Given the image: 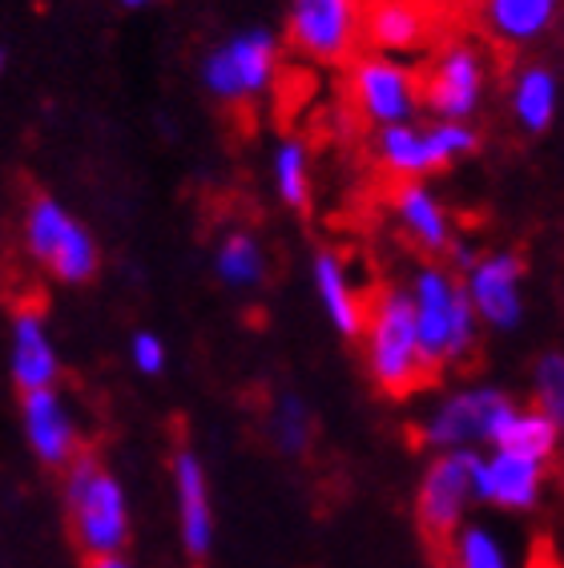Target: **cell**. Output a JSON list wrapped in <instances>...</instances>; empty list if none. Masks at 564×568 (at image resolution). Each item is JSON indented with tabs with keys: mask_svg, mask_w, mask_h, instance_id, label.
Returning a JSON list of instances; mask_svg holds the SVG:
<instances>
[{
	"mask_svg": "<svg viewBox=\"0 0 564 568\" xmlns=\"http://www.w3.org/2000/svg\"><path fill=\"white\" fill-rule=\"evenodd\" d=\"M508 110L516 130L544 138L561 113V73L548 61H524L508 81Z\"/></svg>",
	"mask_w": 564,
	"mask_h": 568,
	"instance_id": "d6986e66",
	"label": "cell"
},
{
	"mask_svg": "<svg viewBox=\"0 0 564 568\" xmlns=\"http://www.w3.org/2000/svg\"><path fill=\"white\" fill-rule=\"evenodd\" d=\"M480 150V130L472 121H403L383 125L371 138V153L383 174L400 182H427L447 165L464 162Z\"/></svg>",
	"mask_w": 564,
	"mask_h": 568,
	"instance_id": "5b68a950",
	"label": "cell"
},
{
	"mask_svg": "<svg viewBox=\"0 0 564 568\" xmlns=\"http://www.w3.org/2000/svg\"><path fill=\"white\" fill-rule=\"evenodd\" d=\"M170 480H174V504H178V536L182 552L190 560H207L214 552V496H210L207 464L194 448H178L170 459Z\"/></svg>",
	"mask_w": 564,
	"mask_h": 568,
	"instance_id": "9a60e30c",
	"label": "cell"
},
{
	"mask_svg": "<svg viewBox=\"0 0 564 568\" xmlns=\"http://www.w3.org/2000/svg\"><path fill=\"white\" fill-rule=\"evenodd\" d=\"M61 500H66L69 536L81 557H125L133 540V513L118 471H109L93 452H77V459L66 468Z\"/></svg>",
	"mask_w": 564,
	"mask_h": 568,
	"instance_id": "7a4b0ae2",
	"label": "cell"
},
{
	"mask_svg": "<svg viewBox=\"0 0 564 568\" xmlns=\"http://www.w3.org/2000/svg\"><path fill=\"white\" fill-rule=\"evenodd\" d=\"M85 568H138L130 557H101V560H85Z\"/></svg>",
	"mask_w": 564,
	"mask_h": 568,
	"instance_id": "f1b7e54d",
	"label": "cell"
},
{
	"mask_svg": "<svg viewBox=\"0 0 564 568\" xmlns=\"http://www.w3.org/2000/svg\"><path fill=\"white\" fill-rule=\"evenodd\" d=\"M271 182L274 197H279L286 210H306L311 206V150H306L303 138H282L274 145L271 158Z\"/></svg>",
	"mask_w": 564,
	"mask_h": 568,
	"instance_id": "d4e9b609",
	"label": "cell"
},
{
	"mask_svg": "<svg viewBox=\"0 0 564 568\" xmlns=\"http://www.w3.org/2000/svg\"><path fill=\"white\" fill-rule=\"evenodd\" d=\"M548 480H553V464H536L504 448H484L472 464V500L492 513L528 516L548 496Z\"/></svg>",
	"mask_w": 564,
	"mask_h": 568,
	"instance_id": "8fae6325",
	"label": "cell"
},
{
	"mask_svg": "<svg viewBox=\"0 0 564 568\" xmlns=\"http://www.w3.org/2000/svg\"><path fill=\"white\" fill-rule=\"evenodd\" d=\"M363 33L375 44V53L403 57L423 44L427 17H423L420 0H371L363 9Z\"/></svg>",
	"mask_w": 564,
	"mask_h": 568,
	"instance_id": "44dd1931",
	"label": "cell"
},
{
	"mask_svg": "<svg viewBox=\"0 0 564 568\" xmlns=\"http://www.w3.org/2000/svg\"><path fill=\"white\" fill-rule=\"evenodd\" d=\"M348 93L359 118L375 130L420 118V73L400 57L363 53L348 73Z\"/></svg>",
	"mask_w": 564,
	"mask_h": 568,
	"instance_id": "30bf717a",
	"label": "cell"
},
{
	"mask_svg": "<svg viewBox=\"0 0 564 568\" xmlns=\"http://www.w3.org/2000/svg\"><path fill=\"white\" fill-rule=\"evenodd\" d=\"M460 283H464V295L476 311L480 327L496 331V335H512L521 331L524 323V278H528V263H524L521 251H476L460 266Z\"/></svg>",
	"mask_w": 564,
	"mask_h": 568,
	"instance_id": "ba28073f",
	"label": "cell"
},
{
	"mask_svg": "<svg viewBox=\"0 0 564 568\" xmlns=\"http://www.w3.org/2000/svg\"><path fill=\"white\" fill-rule=\"evenodd\" d=\"M359 37H363L359 0H291L286 4V41L306 61L339 65L355 53Z\"/></svg>",
	"mask_w": 564,
	"mask_h": 568,
	"instance_id": "7c38bea8",
	"label": "cell"
},
{
	"mask_svg": "<svg viewBox=\"0 0 564 568\" xmlns=\"http://www.w3.org/2000/svg\"><path fill=\"white\" fill-rule=\"evenodd\" d=\"M311 286H315L319 311L331 323L339 339L355 343L359 331H363V318H367V298L359 295L355 274L343 263V254L323 246V251L311 254Z\"/></svg>",
	"mask_w": 564,
	"mask_h": 568,
	"instance_id": "ac0fdd59",
	"label": "cell"
},
{
	"mask_svg": "<svg viewBox=\"0 0 564 568\" xmlns=\"http://www.w3.org/2000/svg\"><path fill=\"white\" fill-rule=\"evenodd\" d=\"M266 432H271V444L282 456H303L311 448V436H315V412L299 392H282L271 404Z\"/></svg>",
	"mask_w": 564,
	"mask_h": 568,
	"instance_id": "484cf974",
	"label": "cell"
},
{
	"mask_svg": "<svg viewBox=\"0 0 564 568\" xmlns=\"http://www.w3.org/2000/svg\"><path fill=\"white\" fill-rule=\"evenodd\" d=\"M489 98V57L476 44L456 41L432 57L420 77V110L435 121H476Z\"/></svg>",
	"mask_w": 564,
	"mask_h": 568,
	"instance_id": "9c48e42d",
	"label": "cell"
},
{
	"mask_svg": "<svg viewBox=\"0 0 564 568\" xmlns=\"http://www.w3.org/2000/svg\"><path fill=\"white\" fill-rule=\"evenodd\" d=\"M516 395L492 383L456 387L435 399L420 419V444L432 452H484L492 448L504 419L516 412Z\"/></svg>",
	"mask_w": 564,
	"mask_h": 568,
	"instance_id": "8992f818",
	"label": "cell"
},
{
	"mask_svg": "<svg viewBox=\"0 0 564 568\" xmlns=\"http://www.w3.org/2000/svg\"><path fill=\"white\" fill-rule=\"evenodd\" d=\"M359 339H363V367H367L375 392L391 395V399H407L432 379V367L423 359L420 335H415L412 298L403 283L383 286L380 295L371 298Z\"/></svg>",
	"mask_w": 564,
	"mask_h": 568,
	"instance_id": "3957f363",
	"label": "cell"
},
{
	"mask_svg": "<svg viewBox=\"0 0 564 568\" xmlns=\"http://www.w3.org/2000/svg\"><path fill=\"white\" fill-rule=\"evenodd\" d=\"M403 286L412 298L415 335H420V351L432 375L472 359L484 327H480L476 311L467 303L460 274L440 258H423Z\"/></svg>",
	"mask_w": 564,
	"mask_h": 568,
	"instance_id": "6da1fadb",
	"label": "cell"
},
{
	"mask_svg": "<svg viewBox=\"0 0 564 568\" xmlns=\"http://www.w3.org/2000/svg\"><path fill=\"white\" fill-rule=\"evenodd\" d=\"M121 9H130V12H138V9H150L153 0H118Z\"/></svg>",
	"mask_w": 564,
	"mask_h": 568,
	"instance_id": "f546056e",
	"label": "cell"
},
{
	"mask_svg": "<svg viewBox=\"0 0 564 568\" xmlns=\"http://www.w3.org/2000/svg\"><path fill=\"white\" fill-rule=\"evenodd\" d=\"M391 214H395V226H400L427 258H440V254H447L460 242L452 210L440 202V194H435L427 182H400L395 197H391Z\"/></svg>",
	"mask_w": 564,
	"mask_h": 568,
	"instance_id": "e0dca14e",
	"label": "cell"
},
{
	"mask_svg": "<svg viewBox=\"0 0 564 568\" xmlns=\"http://www.w3.org/2000/svg\"><path fill=\"white\" fill-rule=\"evenodd\" d=\"M21 246L29 263L41 266L61 286H89L101 274V246L93 230L77 219L57 194L37 190L24 202Z\"/></svg>",
	"mask_w": 564,
	"mask_h": 568,
	"instance_id": "277c9868",
	"label": "cell"
},
{
	"mask_svg": "<svg viewBox=\"0 0 564 568\" xmlns=\"http://www.w3.org/2000/svg\"><path fill=\"white\" fill-rule=\"evenodd\" d=\"M9 73V49H4V44H0V77Z\"/></svg>",
	"mask_w": 564,
	"mask_h": 568,
	"instance_id": "4dcf8cb0",
	"label": "cell"
},
{
	"mask_svg": "<svg viewBox=\"0 0 564 568\" xmlns=\"http://www.w3.org/2000/svg\"><path fill=\"white\" fill-rule=\"evenodd\" d=\"M266 271H271L266 246H262V239L250 226H234L218 239L214 274L222 286H230V291H254V286L266 283Z\"/></svg>",
	"mask_w": 564,
	"mask_h": 568,
	"instance_id": "7402d4cb",
	"label": "cell"
},
{
	"mask_svg": "<svg viewBox=\"0 0 564 568\" xmlns=\"http://www.w3.org/2000/svg\"><path fill=\"white\" fill-rule=\"evenodd\" d=\"M9 375L17 392H37L61 383V351H57L49 318L41 306H17L9 323Z\"/></svg>",
	"mask_w": 564,
	"mask_h": 568,
	"instance_id": "2e32d148",
	"label": "cell"
},
{
	"mask_svg": "<svg viewBox=\"0 0 564 568\" xmlns=\"http://www.w3.org/2000/svg\"><path fill=\"white\" fill-rule=\"evenodd\" d=\"M480 17L500 44L528 49L553 33L561 0H480Z\"/></svg>",
	"mask_w": 564,
	"mask_h": 568,
	"instance_id": "ffe728a7",
	"label": "cell"
},
{
	"mask_svg": "<svg viewBox=\"0 0 564 568\" xmlns=\"http://www.w3.org/2000/svg\"><path fill=\"white\" fill-rule=\"evenodd\" d=\"M561 427L564 424L548 419L532 404H516V412L504 419V427L492 439V448L516 452V456L536 459V464H556V456H561Z\"/></svg>",
	"mask_w": 564,
	"mask_h": 568,
	"instance_id": "603a6c76",
	"label": "cell"
},
{
	"mask_svg": "<svg viewBox=\"0 0 564 568\" xmlns=\"http://www.w3.org/2000/svg\"><path fill=\"white\" fill-rule=\"evenodd\" d=\"M472 464L476 452H432L415 484V520L427 536L447 540L472 508Z\"/></svg>",
	"mask_w": 564,
	"mask_h": 568,
	"instance_id": "4fadbf2b",
	"label": "cell"
},
{
	"mask_svg": "<svg viewBox=\"0 0 564 568\" xmlns=\"http://www.w3.org/2000/svg\"><path fill=\"white\" fill-rule=\"evenodd\" d=\"M279 57V37L271 29L254 24V29H242V33L214 44L207 61H202V69H198V81L222 105H246V101L266 98L274 89Z\"/></svg>",
	"mask_w": 564,
	"mask_h": 568,
	"instance_id": "52a82bcc",
	"label": "cell"
},
{
	"mask_svg": "<svg viewBox=\"0 0 564 568\" xmlns=\"http://www.w3.org/2000/svg\"><path fill=\"white\" fill-rule=\"evenodd\" d=\"M532 407L544 412L548 419L564 424V355L561 351H544L536 367H532Z\"/></svg>",
	"mask_w": 564,
	"mask_h": 568,
	"instance_id": "4316f807",
	"label": "cell"
},
{
	"mask_svg": "<svg viewBox=\"0 0 564 568\" xmlns=\"http://www.w3.org/2000/svg\"><path fill=\"white\" fill-rule=\"evenodd\" d=\"M447 545H452V568H521L508 536L484 520H464L447 536Z\"/></svg>",
	"mask_w": 564,
	"mask_h": 568,
	"instance_id": "cb8c5ba5",
	"label": "cell"
},
{
	"mask_svg": "<svg viewBox=\"0 0 564 568\" xmlns=\"http://www.w3.org/2000/svg\"><path fill=\"white\" fill-rule=\"evenodd\" d=\"M21 432L33 459L49 471H66L77 459V452H85L81 448V424H77V412L61 392V383L21 395Z\"/></svg>",
	"mask_w": 564,
	"mask_h": 568,
	"instance_id": "5bb4252c",
	"label": "cell"
},
{
	"mask_svg": "<svg viewBox=\"0 0 564 568\" xmlns=\"http://www.w3.org/2000/svg\"><path fill=\"white\" fill-rule=\"evenodd\" d=\"M130 363L138 367V375L145 379H158L165 372V363H170V347L158 331H133L130 339Z\"/></svg>",
	"mask_w": 564,
	"mask_h": 568,
	"instance_id": "83f0119b",
	"label": "cell"
}]
</instances>
